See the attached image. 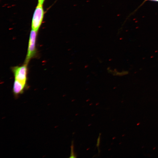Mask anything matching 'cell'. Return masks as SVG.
I'll return each instance as SVG.
<instances>
[{"instance_id": "cell-1", "label": "cell", "mask_w": 158, "mask_h": 158, "mask_svg": "<svg viewBox=\"0 0 158 158\" xmlns=\"http://www.w3.org/2000/svg\"><path fill=\"white\" fill-rule=\"evenodd\" d=\"M27 65V64L24 63L21 66H15L12 68L14 78L13 91L15 94H22L26 87Z\"/></svg>"}, {"instance_id": "cell-2", "label": "cell", "mask_w": 158, "mask_h": 158, "mask_svg": "<svg viewBox=\"0 0 158 158\" xmlns=\"http://www.w3.org/2000/svg\"><path fill=\"white\" fill-rule=\"evenodd\" d=\"M37 32L31 30L30 35L27 54L24 63L28 64L36 53V41Z\"/></svg>"}, {"instance_id": "cell-3", "label": "cell", "mask_w": 158, "mask_h": 158, "mask_svg": "<svg viewBox=\"0 0 158 158\" xmlns=\"http://www.w3.org/2000/svg\"><path fill=\"white\" fill-rule=\"evenodd\" d=\"M44 11L42 5L38 4L33 13L32 22V29L37 32L42 21Z\"/></svg>"}, {"instance_id": "cell-4", "label": "cell", "mask_w": 158, "mask_h": 158, "mask_svg": "<svg viewBox=\"0 0 158 158\" xmlns=\"http://www.w3.org/2000/svg\"><path fill=\"white\" fill-rule=\"evenodd\" d=\"M45 0H38V4L42 5Z\"/></svg>"}]
</instances>
